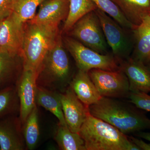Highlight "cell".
Segmentation results:
<instances>
[{"label": "cell", "mask_w": 150, "mask_h": 150, "mask_svg": "<svg viewBox=\"0 0 150 150\" xmlns=\"http://www.w3.org/2000/svg\"><path fill=\"white\" fill-rule=\"evenodd\" d=\"M134 48L131 57L146 65L150 61V16L132 30Z\"/></svg>", "instance_id": "cell-15"}, {"label": "cell", "mask_w": 150, "mask_h": 150, "mask_svg": "<svg viewBox=\"0 0 150 150\" xmlns=\"http://www.w3.org/2000/svg\"><path fill=\"white\" fill-rule=\"evenodd\" d=\"M19 56L0 52V88L14 80L15 74L18 67L17 58Z\"/></svg>", "instance_id": "cell-24"}, {"label": "cell", "mask_w": 150, "mask_h": 150, "mask_svg": "<svg viewBox=\"0 0 150 150\" xmlns=\"http://www.w3.org/2000/svg\"><path fill=\"white\" fill-rule=\"evenodd\" d=\"M37 72L32 70L23 69L16 83L20 103V116L22 124L36 106Z\"/></svg>", "instance_id": "cell-10"}, {"label": "cell", "mask_w": 150, "mask_h": 150, "mask_svg": "<svg viewBox=\"0 0 150 150\" xmlns=\"http://www.w3.org/2000/svg\"><path fill=\"white\" fill-rule=\"evenodd\" d=\"M88 74L101 96L128 98L130 92L129 81L121 69L115 71L93 69L89 71Z\"/></svg>", "instance_id": "cell-8"}, {"label": "cell", "mask_w": 150, "mask_h": 150, "mask_svg": "<svg viewBox=\"0 0 150 150\" xmlns=\"http://www.w3.org/2000/svg\"><path fill=\"white\" fill-rule=\"evenodd\" d=\"M97 8L90 0H69V13L65 20L63 32L68 33L80 19Z\"/></svg>", "instance_id": "cell-19"}, {"label": "cell", "mask_w": 150, "mask_h": 150, "mask_svg": "<svg viewBox=\"0 0 150 150\" xmlns=\"http://www.w3.org/2000/svg\"><path fill=\"white\" fill-rule=\"evenodd\" d=\"M149 16H150V13Z\"/></svg>", "instance_id": "cell-31"}, {"label": "cell", "mask_w": 150, "mask_h": 150, "mask_svg": "<svg viewBox=\"0 0 150 150\" xmlns=\"http://www.w3.org/2000/svg\"><path fill=\"white\" fill-rule=\"evenodd\" d=\"M63 44L60 34L38 71V86L55 91H64L69 85L70 63Z\"/></svg>", "instance_id": "cell-4"}, {"label": "cell", "mask_w": 150, "mask_h": 150, "mask_svg": "<svg viewBox=\"0 0 150 150\" xmlns=\"http://www.w3.org/2000/svg\"><path fill=\"white\" fill-rule=\"evenodd\" d=\"M55 139L62 150H86L83 139L78 133L71 131L68 126L59 124Z\"/></svg>", "instance_id": "cell-20"}, {"label": "cell", "mask_w": 150, "mask_h": 150, "mask_svg": "<svg viewBox=\"0 0 150 150\" xmlns=\"http://www.w3.org/2000/svg\"><path fill=\"white\" fill-rule=\"evenodd\" d=\"M60 33L59 27L33 23H25L24 37L21 57L23 69L37 73L46 54L52 48Z\"/></svg>", "instance_id": "cell-2"}, {"label": "cell", "mask_w": 150, "mask_h": 150, "mask_svg": "<svg viewBox=\"0 0 150 150\" xmlns=\"http://www.w3.org/2000/svg\"><path fill=\"white\" fill-rule=\"evenodd\" d=\"M38 110L35 106L22 124V131L26 147L34 149L40 136L38 123Z\"/></svg>", "instance_id": "cell-21"}, {"label": "cell", "mask_w": 150, "mask_h": 150, "mask_svg": "<svg viewBox=\"0 0 150 150\" xmlns=\"http://www.w3.org/2000/svg\"><path fill=\"white\" fill-rule=\"evenodd\" d=\"M128 98L138 108L150 112V96L148 93L130 92Z\"/></svg>", "instance_id": "cell-26"}, {"label": "cell", "mask_w": 150, "mask_h": 150, "mask_svg": "<svg viewBox=\"0 0 150 150\" xmlns=\"http://www.w3.org/2000/svg\"><path fill=\"white\" fill-rule=\"evenodd\" d=\"M69 86L79 99L88 107L96 103L102 97L90 77L88 72L79 70L70 82Z\"/></svg>", "instance_id": "cell-16"}, {"label": "cell", "mask_w": 150, "mask_h": 150, "mask_svg": "<svg viewBox=\"0 0 150 150\" xmlns=\"http://www.w3.org/2000/svg\"><path fill=\"white\" fill-rule=\"evenodd\" d=\"M79 134L86 150H140L128 136L89 112Z\"/></svg>", "instance_id": "cell-3"}, {"label": "cell", "mask_w": 150, "mask_h": 150, "mask_svg": "<svg viewBox=\"0 0 150 150\" xmlns=\"http://www.w3.org/2000/svg\"><path fill=\"white\" fill-rule=\"evenodd\" d=\"M98 17L105 37L112 55L118 63L131 57L133 48L132 30L121 26L118 23L99 9L94 11Z\"/></svg>", "instance_id": "cell-6"}, {"label": "cell", "mask_w": 150, "mask_h": 150, "mask_svg": "<svg viewBox=\"0 0 150 150\" xmlns=\"http://www.w3.org/2000/svg\"><path fill=\"white\" fill-rule=\"evenodd\" d=\"M24 25L13 13L0 21V52L21 56Z\"/></svg>", "instance_id": "cell-9"}, {"label": "cell", "mask_w": 150, "mask_h": 150, "mask_svg": "<svg viewBox=\"0 0 150 150\" xmlns=\"http://www.w3.org/2000/svg\"><path fill=\"white\" fill-rule=\"evenodd\" d=\"M132 23L137 26L149 15L150 0H111Z\"/></svg>", "instance_id": "cell-17"}, {"label": "cell", "mask_w": 150, "mask_h": 150, "mask_svg": "<svg viewBox=\"0 0 150 150\" xmlns=\"http://www.w3.org/2000/svg\"><path fill=\"white\" fill-rule=\"evenodd\" d=\"M60 99L65 121L71 131L79 133L89 112L88 107L79 99L69 86L60 92Z\"/></svg>", "instance_id": "cell-11"}, {"label": "cell", "mask_w": 150, "mask_h": 150, "mask_svg": "<svg viewBox=\"0 0 150 150\" xmlns=\"http://www.w3.org/2000/svg\"><path fill=\"white\" fill-rule=\"evenodd\" d=\"M38 13L30 21L59 27L69 13V0H46L40 5Z\"/></svg>", "instance_id": "cell-13"}, {"label": "cell", "mask_w": 150, "mask_h": 150, "mask_svg": "<svg viewBox=\"0 0 150 150\" xmlns=\"http://www.w3.org/2000/svg\"><path fill=\"white\" fill-rule=\"evenodd\" d=\"M146 66L150 72V61H149V63L146 65Z\"/></svg>", "instance_id": "cell-30"}, {"label": "cell", "mask_w": 150, "mask_h": 150, "mask_svg": "<svg viewBox=\"0 0 150 150\" xmlns=\"http://www.w3.org/2000/svg\"><path fill=\"white\" fill-rule=\"evenodd\" d=\"M36 103L55 115L59 124L68 126L62 110L60 92L37 86Z\"/></svg>", "instance_id": "cell-18"}, {"label": "cell", "mask_w": 150, "mask_h": 150, "mask_svg": "<svg viewBox=\"0 0 150 150\" xmlns=\"http://www.w3.org/2000/svg\"><path fill=\"white\" fill-rule=\"evenodd\" d=\"M67 33L69 36L99 54H109V46L94 11L80 19Z\"/></svg>", "instance_id": "cell-7"}, {"label": "cell", "mask_w": 150, "mask_h": 150, "mask_svg": "<svg viewBox=\"0 0 150 150\" xmlns=\"http://www.w3.org/2000/svg\"><path fill=\"white\" fill-rule=\"evenodd\" d=\"M19 110L16 87L10 86L0 89V117Z\"/></svg>", "instance_id": "cell-25"}, {"label": "cell", "mask_w": 150, "mask_h": 150, "mask_svg": "<svg viewBox=\"0 0 150 150\" xmlns=\"http://www.w3.org/2000/svg\"><path fill=\"white\" fill-rule=\"evenodd\" d=\"M102 97L88 106L90 114L114 126L125 135L150 129V119L134 104Z\"/></svg>", "instance_id": "cell-1"}, {"label": "cell", "mask_w": 150, "mask_h": 150, "mask_svg": "<svg viewBox=\"0 0 150 150\" xmlns=\"http://www.w3.org/2000/svg\"><path fill=\"white\" fill-rule=\"evenodd\" d=\"M119 65L128 78L131 92H150V72L146 65L131 57Z\"/></svg>", "instance_id": "cell-12"}, {"label": "cell", "mask_w": 150, "mask_h": 150, "mask_svg": "<svg viewBox=\"0 0 150 150\" xmlns=\"http://www.w3.org/2000/svg\"><path fill=\"white\" fill-rule=\"evenodd\" d=\"M12 13V0H0V21Z\"/></svg>", "instance_id": "cell-27"}, {"label": "cell", "mask_w": 150, "mask_h": 150, "mask_svg": "<svg viewBox=\"0 0 150 150\" xmlns=\"http://www.w3.org/2000/svg\"><path fill=\"white\" fill-rule=\"evenodd\" d=\"M46 0H12V13L23 23L32 20L36 9Z\"/></svg>", "instance_id": "cell-23"}, {"label": "cell", "mask_w": 150, "mask_h": 150, "mask_svg": "<svg viewBox=\"0 0 150 150\" xmlns=\"http://www.w3.org/2000/svg\"><path fill=\"white\" fill-rule=\"evenodd\" d=\"M20 119L0 121V150H23L25 142Z\"/></svg>", "instance_id": "cell-14"}, {"label": "cell", "mask_w": 150, "mask_h": 150, "mask_svg": "<svg viewBox=\"0 0 150 150\" xmlns=\"http://www.w3.org/2000/svg\"><path fill=\"white\" fill-rule=\"evenodd\" d=\"M137 136L140 138L144 139L150 142V132H144L140 131L136 134Z\"/></svg>", "instance_id": "cell-29"}, {"label": "cell", "mask_w": 150, "mask_h": 150, "mask_svg": "<svg viewBox=\"0 0 150 150\" xmlns=\"http://www.w3.org/2000/svg\"><path fill=\"white\" fill-rule=\"evenodd\" d=\"M128 137L140 150H150V144L146 143L141 139L135 138L133 136H128Z\"/></svg>", "instance_id": "cell-28"}, {"label": "cell", "mask_w": 150, "mask_h": 150, "mask_svg": "<svg viewBox=\"0 0 150 150\" xmlns=\"http://www.w3.org/2000/svg\"><path fill=\"white\" fill-rule=\"evenodd\" d=\"M97 8L104 12L126 29L132 30L136 26L132 24L124 16L118 6L111 0H90Z\"/></svg>", "instance_id": "cell-22"}, {"label": "cell", "mask_w": 150, "mask_h": 150, "mask_svg": "<svg viewBox=\"0 0 150 150\" xmlns=\"http://www.w3.org/2000/svg\"><path fill=\"white\" fill-rule=\"evenodd\" d=\"M63 42L81 71L88 72L93 69L109 71L120 69L119 63L112 54H99L69 36L64 37Z\"/></svg>", "instance_id": "cell-5"}]
</instances>
